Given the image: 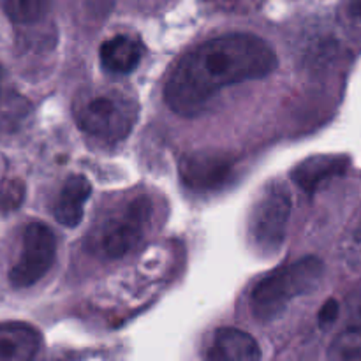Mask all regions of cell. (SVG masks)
I'll return each mask as SVG.
<instances>
[{
  "instance_id": "cell-1",
  "label": "cell",
  "mask_w": 361,
  "mask_h": 361,
  "mask_svg": "<svg viewBox=\"0 0 361 361\" xmlns=\"http://www.w3.org/2000/svg\"><path fill=\"white\" fill-rule=\"evenodd\" d=\"M277 63L274 48L257 35L214 37L176 62L166 80L164 101L178 115L194 116L222 88L268 76Z\"/></svg>"
},
{
  "instance_id": "cell-2",
  "label": "cell",
  "mask_w": 361,
  "mask_h": 361,
  "mask_svg": "<svg viewBox=\"0 0 361 361\" xmlns=\"http://www.w3.org/2000/svg\"><path fill=\"white\" fill-rule=\"evenodd\" d=\"M73 115L87 136L104 145H116L133 133L140 104L133 95L116 88H90L74 97Z\"/></svg>"
},
{
  "instance_id": "cell-3",
  "label": "cell",
  "mask_w": 361,
  "mask_h": 361,
  "mask_svg": "<svg viewBox=\"0 0 361 361\" xmlns=\"http://www.w3.org/2000/svg\"><path fill=\"white\" fill-rule=\"evenodd\" d=\"M324 274L323 261L309 256L284 264L261 279L250 295V310L259 323H270L293 298L314 291Z\"/></svg>"
},
{
  "instance_id": "cell-4",
  "label": "cell",
  "mask_w": 361,
  "mask_h": 361,
  "mask_svg": "<svg viewBox=\"0 0 361 361\" xmlns=\"http://www.w3.org/2000/svg\"><path fill=\"white\" fill-rule=\"evenodd\" d=\"M154 204L148 196H136L109 215L95 235V247L108 259L127 256L143 240L150 226Z\"/></svg>"
},
{
  "instance_id": "cell-5",
  "label": "cell",
  "mask_w": 361,
  "mask_h": 361,
  "mask_svg": "<svg viewBox=\"0 0 361 361\" xmlns=\"http://www.w3.org/2000/svg\"><path fill=\"white\" fill-rule=\"evenodd\" d=\"M291 215V197L282 183H270L250 214L249 233L254 247L263 254H274L282 247Z\"/></svg>"
},
{
  "instance_id": "cell-6",
  "label": "cell",
  "mask_w": 361,
  "mask_h": 361,
  "mask_svg": "<svg viewBox=\"0 0 361 361\" xmlns=\"http://www.w3.org/2000/svg\"><path fill=\"white\" fill-rule=\"evenodd\" d=\"M56 254L55 233L42 222H30L23 231L21 256L9 271V282L16 289L37 284L49 271Z\"/></svg>"
},
{
  "instance_id": "cell-7",
  "label": "cell",
  "mask_w": 361,
  "mask_h": 361,
  "mask_svg": "<svg viewBox=\"0 0 361 361\" xmlns=\"http://www.w3.org/2000/svg\"><path fill=\"white\" fill-rule=\"evenodd\" d=\"M235 164V155L228 152H189L180 157L178 175L187 189L196 192H214L231 180Z\"/></svg>"
},
{
  "instance_id": "cell-8",
  "label": "cell",
  "mask_w": 361,
  "mask_h": 361,
  "mask_svg": "<svg viewBox=\"0 0 361 361\" xmlns=\"http://www.w3.org/2000/svg\"><path fill=\"white\" fill-rule=\"evenodd\" d=\"M349 159L344 155H314L293 169L291 176L305 194H314L335 176L344 175Z\"/></svg>"
},
{
  "instance_id": "cell-9",
  "label": "cell",
  "mask_w": 361,
  "mask_h": 361,
  "mask_svg": "<svg viewBox=\"0 0 361 361\" xmlns=\"http://www.w3.org/2000/svg\"><path fill=\"white\" fill-rule=\"evenodd\" d=\"M145 55L143 42L130 35H115L99 48L102 67L111 74H127L140 66Z\"/></svg>"
},
{
  "instance_id": "cell-10",
  "label": "cell",
  "mask_w": 361,
  "mask_h": 361,
  "mask_svg": "<svg viewBox=\"0 0 361 361\" xmlns=\"http://www.w3.org/2000/svg\"><path fill=\"white\" fill-rule=\"evenodd\" d=\"M41 349V335L23 323L0 326V361H28Z\"/></svg>"
},
{
  "instance_id": "cell-11",
  "label": "cell",
  "mask_w": 361,
  "mask_h": 361,
  "mask_svg": "<svg viewBox=\"0 0 361 361\" xmlns=\"http://www.w3.org/2000/svg\"><path fill=\"white\" fill-rule=\"evenodd\" d=\"M90 192L92 185L83 175H74L67 178L53 208L56 221L67 228H76L83 219L85 203L90 197Z\"/></svg>"
},
{
  "instance_id": "cell-12",
  "label": "cell",
  "mask_w": 361,
  "mask_h": 361,
  "mask_svg": "<svg viewBox=\"0 0 361 361\" xmlns=\"http://www.w3.org/2000/svg\"><path fill=\"white\" fill-rule=\"evenodd\" d=\"M208 358L219 361H254L261 358V349L245 331L236 328H221L215 334Z\"/></svg>"
},
{
  "instance_id": "cell-13",
  "label": "cell",
  "mask_w": 361,
  "mask_h": 361,
  "mask_svg": "<svg viewBox=\"0 0 361 361\" xmlns=\"http://www.w3.org/2000/svg\"><path fill=\"white\" fill-rule=\"evenodd\" d=\"M51 0H4L7 16L18 25H34L49 11Z\"/></svg>"
},
{
  "instance_id": "cell-14",
  "label": "cell",
  "mask_w": 361,
  "mask_h": 361,
  "mask_svg": "<svg viewBox=\"0 0 361 361\" xmlns=\"http://www.w3.org/2000/svg\"><path fill=\"white\" fill-rule=\"evenodd\" d=\"M331 358L337 360H361V334L348 330L331 345Z\"/></svg>"
},
{
  "instance_id": "cell-15",
  "label": "cell",
  "mask_w": 361,
  "mask_h": 361,
  "mask_svg": "<svg viewBox=\"0 0 361 361\" xmlns=\"http://www.w3.org/2000/svg\"><path fill=\"white\" fill-rule=\"evenodd\" d=\"M345 317H348V330L361 334V289L351 293L345 300Z\"/></svg>"
},
{
  "instance_id": "cell-16",
  "label": "cell",
  "mask_w": 361,
  "mask_h": 361,
  "mask_svg": "<svg viewBox=\"0 0 361 361\" xmlns=\"http://www.w3.org/2000/svg\"><path fill=\"white\" fill-rule=\"evenodd\" d=\"M337 317H338V303L335 302V300H328L319 312L321 328L331 326V324L337 321Z\"/></svg>"
},
{
  "instance_id": "cell-17",
  "label": "cell",
  "mask_w": 361,
  "mask_h": 361,
  "mask_svg": "<svg viewBox=\"0 0 361 361\" xmlns=\"http://www.w3.org/2000/svg\"><path fill=\"white\" fill-rule=\"evenodd\" d=\"M348 16L355 21H361V0H348Z\"/></svg>"
},
{
  "instance_id": "cell-18",
  "label": "cell",
  "mask_w": 361,
  "mask_h": 361,
  "mask_svg": "<svg viewBox=\"0 0 361 361\" xmlns=\"http://www.w3.org/2000/svg\"><path fill=\"white\" fill-rule=\"evenodd\" d=\"M2 83H4V71H2V67H0V99L4 97V92H2Z\"/></svg>"
}]
</instances>
